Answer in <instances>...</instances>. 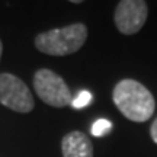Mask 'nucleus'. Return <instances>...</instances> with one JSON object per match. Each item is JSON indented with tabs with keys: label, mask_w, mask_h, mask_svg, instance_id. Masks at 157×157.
Segmentation results:
<instances>
[{
	"label": "nucleus",
	"mask_w": 157,
	"mask_h": 157,
	"mask_svg": "<svg viewBox=\"0 0 157 157\" xmlns=\"http://www.w3.org/2000/svg\"><path fill=\"white\" fill-rule=\"evenodd\" d=\"M115 106L125 118L134 122H146L154 113L156 102L151 92L134 78H124L113 87Z\"/></svg>",
	"instance_id": "f257e3e1"
},
{
	"label": "nucleus",
	"mask_w": 157,
	"mask_h": 157,
	"mask_svg": "<svg viewBox=\"0 0 157 157\" xmlns=\"http://www.w3.org/2000/svg\"><path fill=\"white\" fill-rule=\"evenodd\" d=\"M87 39V28L84 23H73L64 28H56L41 32L35 38L36 50L54 57L70 56L83 47Z\"/></svg>",
	"instance_id": "f03ea898"
},
{
	"label": "nucleus",
	"mask_w": 157,
	"mask_h": 157,
	"mask_svg": "<svg viewBox=\"0 0 157 157\" xmlns=\"http://www.w3.org/2000/svg\"><path fill=\"white\" fill-rule=\"evenodd\" d=\"M34 89L39 99L54 108L71 105L73 95L61 76L48 68H39L34 76Z\"/></svg>",
	"instance_id": "7ed1b4c3"
},
{
	"label": "nucleus",
	"mask_w": 157,
	"mask_h": 157,
	"mask_svg": "<svg viewBox=\"0 0 157 157\" xmlns=\"http://www.w3.org/2000/svg\"><path fill=\"white\" fill-rule=\"evenodd\" d=\"M0 103L21 113L31 112L35 106L29 87L17 76L10 73L0 74Z\"/></svg>",
	"instance_id": "20e7f679"
},
{
	"label": "nucleus",
	"mask_w": 157,
	"mask_h": 157,
	"mask_svg": "<svg viewBox=\"0 0 157 157\" xmlns=\"http://www.w3.org/2000/svg\"><path fill=\"white\" fill-rule=\"evenodd\" d=\"M147 13L148 6L144 0H122L115 9L113 21L121 34L134 35L144 26Z\"/></svg>",
	"instance_id": "39448f33"
},
{
	"label": "nucleus",
	"mask_w": 157,
	"mask_h": 157,
	"mask_svg": "<svg viewBox=\"0 0 157 157\" xmlns=\"http://www.w3.org/2000/svg\"><path fill=\"white\" fill-rule=\"evenodd\" d=\"M63 157H93V146L86 134L71 131L61 140Z\"/></svg>",
	"instance_id": "423d86ee"
},
{
	"label": "nucleus",
	"mask_w": 157,
	"mask_h": 157,
	"mask_svg": "<svg viewBox=\"0 0 157 157\" xmlns=\"http://www.w3.org/2000/svg\"><path fill=\"white\" fill-rule=\"evenodd\" d=\"M111 129H112V122L111 121H108V119H98V121L93 122L90 131H92V135H95V137H103Z\"/></svg>",
	"instance_id": "0eeeda50"
},
{
	"label": "nucleus",
	"mask_w": 157,
	"mask_h": 157,
	"mask_svg": "<svg viewBox=\"0 0 157 157\" xmlns=\"http://www.w3.org/2000/svg\"><path fill=\"white\" fill-rule=\"evenodd\" d=\"M90 102H92V93H90L89 90H80L77 95L73 98L71 106L74 109H82V108L87 106Z\"/></svg>",
	"instance_id": "6e6552de"
},
{
	"label": "nucleus",
	"mask_w": 157,
	"mask_h": 157,
	"mask_svg": "<svg viewBox=\"0 0 157 157\" xmlns=\"http://www.w3.org/2000/svg\"><path fill=\"white\" fill-rule=\"evenodd\" d=\"M150 135H151V140L157 144V118L154 119V122L150 127Z\"/></svg>",
	"instance_id": "1a4fd4ad"
},
{
	"label": "nucleus",
	"mask_w": 157,
	"mask_h": 157,
	"mask_svg": "<svg viewBox=\"0 0 157 157\" xmlns=\"http://www.w3.org/2000/svg\"><path fill=\"white\" fill-rule=\"evenodd\" d=\"M2 52H3V45H2V41H0V58H2Z\"/></svg>",
	"instance_id": "9d476101"
}]
</instances>
